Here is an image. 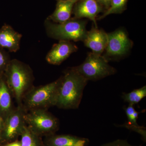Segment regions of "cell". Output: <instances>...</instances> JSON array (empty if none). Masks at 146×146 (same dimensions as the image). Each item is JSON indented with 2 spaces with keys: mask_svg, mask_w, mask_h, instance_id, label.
Masks as SVG:
<instances>
[{
  "mask_svg": "<svg viewBox=\"0 0 146 146\" xmlns=\"http://www.w3.org/2000/svg\"><path fill=\"white\" fill-rule=\"evenodd\" d=\"M4 123V120L0 114V136L3 127Z\"/></svg>",
  "mask_w": 146,
  "mask_h": 146,
  "instance_id": "obj_25",
  "label": "cell"
},
{
  "mask_svg": "<svg viewBox=\"0 0 146 146\" xmlns=\"http://www.w3.org/2000/svg\"><path fill=\"white\" fill-rule=\"evenodd\" d=\"M146 96V86L134 89L129 93H123L122 98L129 105L134 106L137 104Z\"/></svg>",
  "mask_w": 146,
  "mask_h": 146,
  "instance_id": "obj_17",
  "label": "cell"
},
{
  "mask_svg": "<svg viewBox=\"0 0 146 146\" xmlns=\"http://www.w3.org/2000/svg\"><path fill=\"white\" fill-rule=\"evenodd\" d=\"M59 79L39 86H33L23 97L21 104L26 112L36 109L47 110L55 106Z\"/></svg>",
  "mask_w": 146,
  "mask_h": 146,
  "instance_id": "obj_3",
  "label": "cell"
},
{
  "mask_svg": "<svg viewBox=\"0 0 146 146\" xmlns=\"http://www.w3.org/2000/svg\"><path fill=\"white\" fill-rule=\"evenodd\" d=\"M7 59L4 54H3L0 51V69L5 66L7 64Z\"/></svg>",
  "mask_w": 146,
  "mask_h": 146,
  "instance_id": "obj_23",
  "label": "cell"
},
{
  "mask_svg": "<svg viewBox=\"0 0 146 146\" xmlns=\"http://www.w3.org/2000/svg\"><path fill=\"white\" fill-rule=\"evenodd\" d=\"M125 111L127 117V122L131 124L138 125L137 122L139 112L136 111L133 107V105H129L127 107L125 108Z\"/></svg>",
  "mask_w": 146,
  "mask_h": 146,
  "instance_id": "obj_19",
  "label": "cell"
},
{
  "mask_svg": "<svg viewBox=\"0 0 146 146\" xmlns=\"http://www.w3.org/2000/svg\"><path fill=\"white\" fill-rule=\"evenodd\" d=\"M118 126L125 127L129 130L137 132L141 135L142 140L144 141V142H146V129L145 127L141 126L139 125H136L133 124H131L128 123L127 122H125L121 125H118Z\"/></svg>",
  "mask_w": 146,
  "mask_h": 146,
  "instance_id": "obj_20",
  "label": "cell"
},
{
  "mask_svg": "<svg viewBox=\"0 0 146 146\" xmlns=\"http://www.w3.org/2000/svg\"><path fill=\"white\" fill-rule=\"evenodd\" d=\"M20 136L21 146H44L41 136L35 133L27 125Z\"/></svg>",
  "mask_w": 146,
  "mask_h": 146,
  "instance_id": "obj_16",
  "label": "cell"
},
{
  "mask_svg": "<svg viewBox=\"0 0 146 146\" xmlns=\"http://www.w3.org/2000/svg\"><path fill=\"white\" fill-rule=\"evenodd\" d=\"M76 3L71 1H57L54 12L47 19L56 23H62L68 21L71 18L73 7Z\"/></svg>",
  "mask_w": 146,
  "mask_h": 146,
  "instance_id": "obj_14",
  "label": "cell"
},
{
  "mask_svg": "<svg viewBox=\"0 0 146 146\" xmlns=\"http://www.w3.org/2000/svg\"><path fill=\"white\" fill-rule=\"evenodd\" d=\"M21 105H18L4 120L0 138L9 143L18 140L27 125L25 121L26 113Z\"/></svg>",
  "mask_w": 146,
  "mask_h": 146,
  "instance_id": "obj_8",
  "label": "cell"
},
{
  "mask_svg": "<svg viewBox=\"0 0 146 146\" xmlns=\"http://www.w3.org/2000/svg\"><path fill=\"white\" fill-rule=\"evenodd\" d=\"M73 68L88 81H97L117 72L102 55L92 52L88 53L82 64Z\"/></svg>",
  "mask_w": 146,
  "mask_h": 146,
  "instance_id": "obj_5",
  "label": "cell"
},
{
  "mask_svg": "<svg viewBox=\"0 0 146 146\" xmlns=\"http://www.w3.org/2000/svg\"><path fill=\"white\" fill-rule=\"evenodd\" d=\"M104 11V9L96 0H79L75 3L72 13L76 19H90L97 28L96 17L100 13Z\"/></svg>",
  "mask_w": 146,
  "mask_h": 146,
  "instance_id": "obj_9",
  "label": "cell"
},
{
  "mask_svg": "<svg viewBox=\"0 0 146 146\" xmlns=\"http://www.w3.org/2000/svg\"><path fill=\"white\" fill-rule=\"evenodd\" d=\"M127 2V0H112L110 8L97 19L101 20L111 14L123 13L126 9Z\"/></svg>",
  "mask_w": 146,
  "mask_h": 146,
  "instance_id": "obj_18",
  "label": "cell"
},
{
  "mask_svg": "<svg viewBox=\"0 0 146 146\" xmlns=\"http://www.w3.org/2000/svg\"><path fill=\"white\" fill-rule=\"evenodd\" d=\"M43 142L44 146H87L89 140L70 134L56 135L54 133L46 136Z\"/></svg>",
  "mask_w": 146,
  "mask_h": 146,
  "instance_id": "obj_12",
  "label": "cell"
},
{
  "mask_svg": "<svg viewBox=\"0 0 146 146\" xmlns=\"http://www.w3.org/2000/svg\"><path fill=\"white\" fill-rule=\"evenodd\" d=\"M97 2L104 9L105 11L108 10L111 5L112 0H96Z\"/></svg>",
  "mask_w": 146,
  "mask_h": 146,
  "instance_id": "obj_22",
  "label": "cell"
},
{
  "mask_svg": "<svg viewBox=\"0 0 146 146\" xmlns=\"http://www.w3.org/2000/svg\"><path fill=\"white\" fill-rule=\"evenodd\" d=\"M59 79L55 106L60 109H77L88 80L73 67L66 70Z\"/></svg>",
  "mask_w": 146,
  "mask_h": 146,
  "instance_id": "obj_1",
  "label": "cell"
},
{
  "mask_svg": "<svg viewBox=\"0 0 146 146\" xmlns=\"http://www.w3.org/2000/svg\"><path fill=\"white\" fill-rule=\"evenodd\" d=\"M78 49L77 46L70 41L60 40L53 46L47 55L46 60L50 64L59 65Z\"/></svg>",
  "mask_w": 146,
  "mask_h": 146,
  "instance_id": "obj_10",
  "label": "cell"
},
{
  "mask_svg": "<svg viewBox=\"0 0 146 146\" xmlns=\"http://www.w3.org/2000/svg\"><path fill=\"white\" fill-rule=\"evenodd\" d=\"M0 146H21L20 141L17 140L12 142L8 143L4 145H0Z\"/></svg>",
  "mask_w": 146,
  "mask_h": 146,
  "instance_id": "obj_24",
  "label": "cell"
},
{
  "mask_svg": "<svg viewBox=\"0 0 146 146\" xmlns=\"http://www.w3.org/2000/svg\"><path fill=\"white\" fill-rule=\"evenodd\" d=\"M100 146H137L129 144L127 140L118 139L103 144Z\"/></svg>",
  "mask_w": 146,
  "mask_h": 146,
  "instance_id": "obj_21",
  "label": "cell"
},
{
  "mask_svg": "<svg viewBox=\"0 0 146 146\" xmlns=\"http://www.w3.org/2000/svg\"><path fill=\"white\" fill-rule=\"evenodd\" d=\"M7 68V83L18 105H20L24 95L33 86L32 71L27 65L16 59L10 61Z\"/></svg>",
  "mask_w": 146,
  "mask_h": 146,
  "instance_id": "obj_2",
  "label": "cell"
},
{
  "mask_svg": "<svg viewBox=\"0 0 146 146\" xmlns=\"http://www.w3.org/2000/svg\"><path fill=\"white\" fill-rule=\"evenodd\" d=\"M45 23L48 35L59 41L83 42L88 31L86 29L87 21L74 18L62 23L47 19Z\"/></svg>",
  "mask_w": 146,
  "mask_h": 146,
  "instance_id": "obj_4",
  "label": "cell"
},
{
  "mask_svg": "<svg viewBox=\"0 0 146 146\" xmlns=\"http://www.w3.org/2000/svg\"><path fill=\"white\" fill-rule=\"evenodd\" d=\"M57 1H74L76 2L77 1H79V0H56Z\"/></svg>",
  "mask_w": 146,
  "mask_h": 146,
  "instance_id": "obj_26",
  "label": "cell"
},
{
  "mask_svg": "<svg viewBox=\"0 0 146 146\" xmlns=\"http://www.w3.org/2000/svg\"><path fill=\"white\" fill-rule=\"evenodd\" d=\"M107 34L108 41L102 56L108 62L124 56L132 48L133 42L123 29H118Z\"/></svg>",
  "mask_w": 146,
  "mask_h": 146,
  "instance_id": "obj_7",
  "label": "cell"
},
{
  "mask_svg": "<svg viewBox=\"0 0 146 146\" xmlns=\"http://www.w3.org/2000/svg\"><path fill=\"white\" fill-rule=\"evenodd\" d=\"M12 93L6 82L0 80V114L4 119L15 109L13 104Z\"/></svg>",
  "mask_w": 146,
  "mask_h": 146,
  "instance_id": "obj_15",
  "label": "cell"
},
{
  "mask_svg": "<svg viewBox=\"0 0 146 146\" xmlns=\"http://www.w3.org/2000/svg\"><path fill=\"white\" fill-rule=\"evenodd\" d=\"M25 119L27 125L41 137L54 134L59 129V120L47 110L28 111L25 114Z\"/></svg>",
  "mask_w": 146,
  "mask_h": 146,
  "instance_id": "obj_6",
  "label": "cell"
},
{
  "mask_svg": "<svg viewBox=\"0 0 146 146\" xmlns=\"http://www.w3.org/2000/svg\"><path fill=\"white\" fill-rule=\"evenodd\" d=\"M108 36L107 33L102 29L92 27L90 31H87L83 42L86 47L91 49L92 52L102 55L107 46Z\"/></svg>",
  "mask_w": 146,
  "mask_h": 146,
  "instance_id": "obj_11",
  "label": "cell"
},
{
  "mask_svg": "<svg viewBox=\"0 0 146 146\" xmlns=\"http://www.w3.org/2000/svg\"></svg>",
  "mask_w": 146,
  "mask_h": 146,
  "instance_id": "obj_27",
  "label": "cell"
},
{
  "mask_svg": "<svg viewBox=\"0 0 146 146\" xmlns=\"http://www.w3.org/2000/svg\"><path fill=\"white\" fill-rule=\"evenodd\" d=\"M22 35L9 26L0 30V46L8 49L11 52H16L20 49Z\"/></svg>",
  "mask_w": 146,
  "mask_h": 146,
  "instance_id": "obj_13",
  "label": "cell"
}]
</instances>
